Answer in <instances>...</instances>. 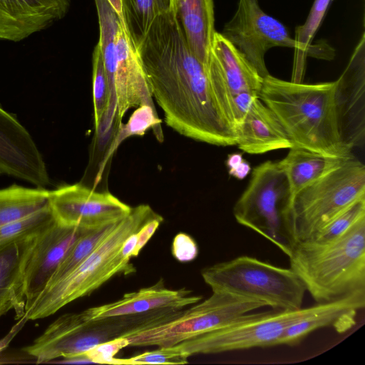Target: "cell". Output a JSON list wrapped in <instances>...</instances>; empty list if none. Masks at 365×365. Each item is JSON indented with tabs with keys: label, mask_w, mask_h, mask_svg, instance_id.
Wrapping results in <instances>:
<instances>
[{
	"label": "cell",
	"mask_w": 365,
	"mask_h": 365,
	"mask_svg": "<svg viewBox=\"0 0 365 365\" xmlns=\"http://www.w3.org/2000/svg\"><path fill=\"white\" fill-rule=\"evenodd\" d=\"M158 316L145 314L88 319L83 312L67 313L51 323L43 332L22 351L35 364H48L59 358L84 355L98 344L145 327Z\"/></svg>",
	"instance_id": "52a82bcc"
},
{
	"label": "cell",
	"mask_w": 365,
	"mask_h": 365,
	"mask_svg": "<svg viewBox=\"0 0 365 365\" xmlns=\"http://www.w3.org/2000/svg\"><path fill=\"white\" fill-rule=\"evenodd\" d=\"M251 170L250 165L245 160H243L235 168L228 170L230 175L239 180H243L250 173Z\"/></svg>",
	"instance_id": "74e56055"
},
{
	"label": "cell",
	"mask_w": 365,
	"mask_h": 365,
	"mask_svg": "<svg viewBox=\"0 0 365 365\" xmlns=\"http://www.w3.org/2000/svg\"><path fill=\"white\" fill-rule=\"evenodd\" d=\"M340 136L351 151L365 138V36L363 33L344 71L335 81Z\"/></svg>",
	"instance_id": "2e32d148"
},
{
	"label": "cell",
	"mask_w": 365,
	"mask_h": 365,
	"mask_svg": "<svg viewBox=\"0 0 365 365\" xmlns=\"http://www.w3.org/2000/svg\"><path fill=\"white\" fill-rule=\"evenodd\" d=\"M119 221L89 230L83 235L59 264L46 287L61 279L82 262L111 232Z\"/></svg>",
	"instance_id": "83f0119b"
},
{
	"label": "cell",
	"mask_w": 365,
	"mask_h": 365,
	"mask_svg": "<svg viewBox=\"0 0 365 365\" xmlns=\"http://www.w3.org/2000/svg\"><path fill=\"white\" fill-rule=\"evenodd\" d=\"M122 9L126 30L136 49L153 21L160 15L176 9L174 0H123Z\"/></svg>",
	"instance_id": "484cf974"
},
{
	"label": "cell",
	"mask_w": 365,
	"mask_h": 365,
	"mask_svg": "<svg viewBox=\"0 0 365 365\" xmlns=\"http://www.w3.org/2000/svg\"><path fill=\"white\" fill-rule=\"evenodd\" d=\"M185 288L170 289L160 279L153 286L127 293L115 302L82 311L88 319L136 315L165 309H184L202 299Z\"/></svg>",
	"instance_id": "d6986e66"
},
{
	"label": "cell",
	"mask_w": 365,
	"mask_h": 365,
	"mask_svg": "<svg viewBox=\"0 0 365 365\" xmlns=\"http://www.w3.org/2000/svg\"><path fill=\"white\" fill-rule=\"evenodd\" d=\"M48 205L58 223L88 230L118 222L132 209L110 192H96L81 183L50 190Z\"/></svg>",
	"instance_id": "7c38bea8"
},
{
	"label": "cell",
	"mask_w": 365,
	"mask_h": 365,
	"mask_svg": "<svg viewBox=\"0 0 365 365\" xmlns=\"http://www.w3.org/2000/svg\"><path fill=\"white\" fill-rule=\"evenodd\" d=\"M48 204L44 207L0 226V252L11 245L36 235L53 221Z\"/></svg>",
	"instance_id": "f1b7e54d"
},
{
	"label": "cell",
	"mask_w": 365,
	"mask_h": 365,
	"mask_svg": "<svg viewBox=\"0 0 365 365\" xmlns=\"http://www.w3.org/2000/svg\"><path fill=\"white\" fill-rule=\"evenodd\" d=\"M292 200L285 173L278 162L255 167L247 187L233 207L236 221L263 236L287 256L292 244L285 218Z\"/></svg>",
	"instance_id": "9c48e42d"
},
{
	"label": "cell",
	"mask_w": 365,
	"mask_h": 365,
	"mask_svg": "<svg viewBox=\"0 0 365 365\" xmlns=\"http://www.w3.org/2000/svg\"><path fill=\"white\" fill-rule=\"evenodd\" d=\"M50 190L13 185L0 189V226L30 215L48 204Z\"/></svg>",
	"instance_id": "4316f807"
},
{
	"label": "cell",
	"mask_w": 365,
	"mask_h": 365,
	"mask_svg": "<svg viewBox=\"0 0 365 365\" xmlns=\"http://www.w3.org/2000/svg\"><path fill=\"white\" fill-rule=\"evenodd\" d=\"M92 86L94 125L97 132L108 113L110 103L109 84L98 42L93 55Z\"/></svg>",
	"instance_id": "4dcf8cb0"
},
{
	"label": "cell",
	"mask_w": 365,
	"mask_h": 365,
	"mask_svg": "<svg viewBox=\"0 0 365 365\" xmlns=\"http://www.w3.org/2000/svg\"><path fill=\"white\" fill-rule=\"evenodd\" d=\"M163 221V217L161 215H158L150 220L140 228L138 232V241L133 253V257L138 256L141 250L148 243Z\"/></svg>",
	"instance_id": "d590c367"
},
{
	"label": "cell",
	"mask_w": 365,
	"mask_h": 365,
	"mask_svg": "<svg viewBox=\"0 0 365 365\" xmlns=\"http://www.w3.org/2000/svg\"><path fill=\"white\" fill-rule=\"evenodd\" d=\"M273 309L244 314L227 324L170 346L186 357L275 346L285 329L310 311Z\"/></svg>",
	"instance_id": "30bf717a"
},
{
	"label": "cell",
	"mask_w": 365,
	"mask_h": 365,
	"mask_svg": "<svg viewBox=\"0 0 365 365\" xmlns=\"http://www.w3.org/2000/svg\"><path fill=\"white\" fill-rule=\"evenodd\" d=\"M178 1L179 0H174L175 8H176V6H177V4H178Z\"/></svg>",
	"instance_id": "ab89813d"
},
{
	"label": "cell",
	"mask_w": 365,
	"mask_h": 365,
	"mask_svg": "<svg viewBox=\"0 0 365 365\" xmlns=\"http://www.w3.org/2000/svg\"><path fill=\"white\" fill-rule=\"evenodd\" d=\"M201 275L212 292L258 300L273 309L302 307L306 289L290 267L243 255L204 268Z\"/></svg>",
	"instance_id": "8992f818"
},
{
	"label": "cell",
	"mask_w": 365,
	"mask_h": 365,
	"mask_svg": "<svg viewBox=\"0 0 365 365\" xmlns=\"http://www.w3.org/2000/svg\"><path fill=\"white\" fill-rule=\"evenodd\" d=\"M29 321L26 314L19 319L16 324H15L8 334L0 339V353L4 350L15 336L23 328L26 322Z\"/></svg>",
	"instance_id": "8d00e7d4"
},
{
	"label": "cell",
	"mask_w": 365,
	"mask_h": 365,
	"mask_svg": "<svg viewBox=\"0 0 365 365\" xmlns=\"http://www.w3.org/2000/svg\"><path fill=\"white\" fill-rule=\"evenodd\" d=\"M137 51L168 126L200 142L236 145V132L220 108L207 66L188 46L175 9L153 21Z\"/></svg>",
	"instance_id": "6da1fadb"
},
{
	"label": "cell",
	"mask_w": 365,
	"mask_h": 365,
	"mask_svg": "<svg viewBox=\"0 0 365 365\" xmlns=\"http://www.w3.org/2000/svg\"><path fill=\"white\" fill-rule=\"evenodd\" d=\"M221 34L247 60L262 78L269 75L264 56L274 47L296 48L286 26L260 7L258 0H238Z\"/></svg>",
	"instance_id": "8fae6325"
},
{
	"label": "cell",
	"mask_w": 365,
	"mask_h": 365,
	"mask_svg": "<svg viewBox=\"0 0 365 365\" xmlns=\"http://www.w3.org/2000/svg\"><path fill=\"white\" fill-rule=\"evenodd\" d=\"M128 346L125 337L118 336L101 343L84 354L91 363L113 364L115 355L124 347Z\"/></svg>",
	"instance_id": "836d02e7"
},
{
	"label": "cell",
	"mask_w": 365,
	"mask_h": 365,
	"mask_svg": "<svg viewBox=\"0 0 365 365\" xmlns=\"http://www.w3.org/2000/svg\"><path fill=\"white\" fill-rule=\"evenodd\" d=\"M158 215L148 205L132 207L90 255L66 276L44 288L26 311L28 319L53 315L68 304L89 295L115 275L133 273L131 258L124 255L120 248L130 235Z\"/></svg>",
	"instance_id": "277c9868"
},
{
	"label": "cell",
	"mask_w": 365,
	"mask_h": 365,
	"mask_svg": "<svg viewBox=\"0 0 365 365\" xmlns=\"http://www.w3.org/2000/svg\"><path fill=\"white\" fill-rule=\"evenodd\" d=\"M171 251L173 256L180 262H189L198 255V246L189 235L180 232L173 240Z\"/></svg>",
	"instance_id": "e575fe53"
},
{
	"label": "cell",
	"mask_w": 365,
	"mask_h": 365,
	"mask_svg": "<svg viewBox=\"0 0 365 365\" xmlns=\"http://www.w3.org/2000/svg\"><path fill=\"white\" fill-rule=\"evenodd\" d=\"M331 0H314L304 23L295 29L296 43L292 81L301 82L307 56L331 60L335 51L326 42L312 44Z\"/></svg>",
	"instance_id": "d4e9b609"
},
{
	"label": "cell",
	"mask_w": 365,
	"mask_h": 365,
	"mask_svg": "<svg viewBox=\"0 0 365 365\" xmlns=\"http://www.w3.org/2000/svg\"><path fill=\"white\" fill-rule=\"evenodd\" d=\"M0 174L37 187L50 183L46 163L29 131L0 107Z\"/></svg>",
	"instance_id": "e0dca14e"
},
{
	"label": "cell",
	"mask_w": 365,
	"mask_h": 365,
	"mask_svg": "<svg viewBox=\"0 0 365 365\" xmlns=\"http://www.w3.org/2000/svg\"><path fill=\"white\" fill-rule=\"evenodd\" d=\"M260 100L275 114L293 146L347 158L335 104V81L304 83L269 74L263 78Z\"/></svg>",
	"instance_id": "7a4b0ae2"
},
{
	"label": "cell",
	"mask_w": 365,
	"mask_h": 365,
	"mask_svg": "<svg viewBox=\"0 0 365 365\" xmlns=\"http://www.w3.org/2000/svg\"><path fill=\"white\" fill-rule=\"evenodd\" d=\"M365 307V290L357 291L338 299L317 303L298 322L289 325L277 345L293 346L314 331L331 327L342 334L356 324L358 312Z\"/></svg>",
	"instance_id": "ffe728a7"
},
{
	"label": "cell",
	"mask_w": 365,
	"mask_h": 365,
	"mask_svg": "<svg viewBox=\"0 0 365 365\" xmlns=\"http://www.w3.org/2000/svg\"><path fill=\"white\" fill-rule=\"evenodd\" d=\"M126 359H114L113 364H185L187 357L172 347H158Z\"/></svg>",
	"instance_id": "d6a6232c"
},
{
	"label": "cell",
	"mask_w": 365,
	"mask_h": 365,
	"mask_svg": "<svg viewBox=\"0 0 365 365\" xmlns=\"http://www.w3.org/2000/svg\"><path fill=\"white\" fill-rule=\"evenodd\" d=\"M363 217H365V197L354 202L319 230L312 238L304 242L324 244L333 241Z\"/></svg>",
	"instance_id": "1f68e13d"
},
{
	"label": "cell",
	"mask_w": 365,
	"mask_h": 365,
	"mask_svg": "<svg viewBox=\"0 0 365 365\" xmlns=\"http://www.w3.org/2000/svg\"><path fill=\"white\" fill-rule=\"evenodd\" d=\"M108 81L110 103L106 118H115L117 128L129 109L142 105L155 107L144 69L123 19L116 36L115 64Z\"/></svg>",
	"instance_id": "5bb4252c"
},
{
	"label": "cell",
	"mask_w": 365,
	"mask_h": 365,
	"mask_svg": "<svg viewBox=\"0 0 365 365\" xmlns=\"http://www.w3.org/2000/svg\"><path fill=\"white\" fill-rule=\"evenodd\" d=\"M176 14L188 46L207 66L216 32L213 0H179Z\"/></svg>",
	"instance_id": "603a6c76"
},
{
	"label": "cell",
	"mask_w": 365,
	"mask_h": 365,
	"mask_svg": "<svg viewBox=\"0 0 365 365\" xmlns=\"http://www.w3.org/2000/svg\"><path fill=\"white\" fill-rule=\"evenodd\" d=\"M241 153H232L228 155L226 160V165L229 170L235 168L243 160Z\"/></svg>",
	"instance_id": "f35d334b"
},
{
	"label": "cell",
	"mask_w": 365,
	"mask_h": 365,
	"mask_svg": "<svg viewBox=\"0 0 365 365\" xmlns=\"http://www.w3.org/2000/svg\"><path fill=\"white\" fill-rule=\"evenodd\" d=\"M88 230L63 225L54 219L34 237L24 269L26 311L44 289L76 241Z\"/></svg>",
	"instance_id": "9a60e30c"
},
{
	"label": "cell",
	"mask_w": 365,
	"mask_h": 365,
	"mask_svg": "<svg viewBox=\"0 0 365 365\" xmlns=\"http://www.w3.org/2000/svg\"><path fill=\"white\" fill-rule=\"evenodd\" d=\"M34 236L0 252V318L11 310H14L16 319L26 313L24 269Z\"/></svg>",
	"instance_id": "7402d4cb"
},
{
	"label": "cell",
	"mask_w": 365,
	"mask_h": 365,
	"mask_svg": "<svg viewBox=\"0 0 365 365\" xmlns=\"http://www.w3.org/2000/svg\"><path fill=\"white\" fill-rule=\"evenodd\" d=\"M365 197V166L354 156L297 192L285 227L292 247L307 241L342 210Z\"/></svg>",
	"instance_id": "5b68a950"
},
{
	"label": "cell",
	"mask_w": 365,
	"mask_h": 365,
	"mask_svg": "<svg viewBox=\"0 0 365 365\" xmlns=\"http://www.w3.org/2000/svg\"><path fill=\"white\" fill-rule=\"evenodd\" d=\"M207 70L220 108L232 127L235 99L246 93L259 97L263 78L243 55L217 31L213 37Z\"/></svg>",
	"instance_id": "4fadbf2b"
},
{
	"label": "cell",
	"mask_w": 365,
	"mask_h": 365,
	"mask_svg": "<svg viewBox=\"0 0 365 365\" xmlns=\"http://www.w3.org/2000/svg\"><path fill=\"white\" fill-rule=\"evenodd\" d=\"M287 257L317 303L365 290V217L329 242L295 244Z\"/></svg>",
	"instance_id": "3957f363"
},
{
	"label": "cell",
	"mask_w": 365,
	"mask_h": 365,
	"mask_svg": "<svg viewBox=\"0 0 365 365\" xmlns=\"http://www.w3.org/2000/svg\"><path fill=\"white\" fill-rule=\"evenodd\" d=\"M352 157L331 156L292 146L286 157L278 163L287 178L292 199L301 190L338 168Z\"/></svg>",
	"instance_id": "cb8c5ba5"
},
{
	"label": "cell",
	"mask_w": 365,
	"mask_h": 365,
	"mask_svg": "<svg viewBox=\"0 0 365 365\" xmlns=\"http://www.w3.org/2000/svg\"><path fill=\"white\" fill-rule=\"evenodd\" d=\"M71 0H0V41L19 42L48 29L68 11Z\"/></svg>",
	"instance_id": "ac0fdd59"
},
{
	"label": "cell",
	"mask_w": 365,
	"mask_h": 365,
	"mask_svg": "<svg viewBox=\"0 0 365 365\" xmlns=\"http://www.w3.org/2000/svg\"><path fill=\"white\" fill-rule=\"evenodd\" d=\"M267 307L263 302L223 292H212L206 299L171 317L120 336L128 346L170 347L218 329L235 319Z\"/></svg>",
	"instance_id": "ba28073f"
},
{
	"label": "cell",
	"mask_w": 365,
	"mask_h": 365,
	"mask_svg": "<svg viewBox=\"0 0 365 365\" xmlns=\"http://www.w3.org/2000/svg\"><path fill=\"white\" fill-rule=\"evenodd\" d=\"M153 129L157 140H163L161 120L155 108L149 105H142L131 114L127 123H121L117 128V133L107 157H108L125 138L132 135H143L146 131Z\"/></svg>",
	"instance_id": "f546056e"
},
{
	"label": "cell",
	"mask_w": 365,
	"mask_h": 365,
	"mask_svg": "<svg viewBox=\"0 0 365 365\" xmlns=\"http://www.w3.org/2000/svg\"><path fill=\"white\" fill-rule=\"evenodd\" d=\"M236 134V145L249 154H262L293 146L277 117L259 98L252 101Z\"/></svg>",
	"instance_id": "44dd1931"
}]
</instances>
